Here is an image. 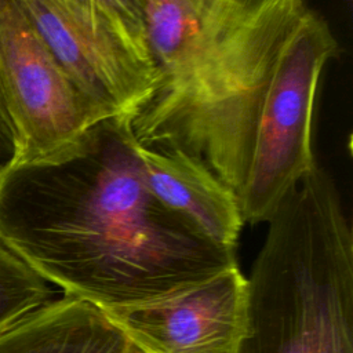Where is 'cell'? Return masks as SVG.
Instances as JSON below:
<instances>
[{
	"label": "cell",
	"mask_w": 353,
	"mask_h": 353,
	"mask_svg": "<svg viewBox=\"0 0 353 353\" xmlns=\"http://www.w3.org/2000/svg\"><path fill=\"white\" fill-rule=\"evenodd\" d=\"M79 91L108 119L132 116L157 83L148 44L95 0H15Z\"/></svg>",
	"instance_id": "5"
},
{
	"label": "cell",
	"mask_w": 353,
	"mask_h": 353,
	"mask_svg": "<svg viewBox=\"0 0 353 353\" xmlns=\"http://www.w3.org/2000/svg\"><path fill=\"white\" fill-rule=\"evenodd\" d=\"M0 353H138L106 314L65 295L0 331Z\"/></svg>",
	"instance_id": "8"
},
{
	"label": "cell",
	"mask_w": 353,
	"mask_h": 353,
	"mask_svg": "<svg viewBox=\"0 0 353 353\" xmlns=\"http://www.w3.org/2000/svg\"><path fill=\"white\" fill-rule=\"evenodd\" d=\"M131 145L143 181L160 203L211 240L236 248L244 222L234 194L218 176L178 149L142 146L132 135Z\"/></svg>",
	"instance_id": "7"
},
{
	"label": "cell",
	"mask_w": 353,
	"mask_h": 353,
	"mask_svg": "<svg viewBox=\"0 0 353 353\" xmlns=\"http://www.w3.org/2000/svg\"><path fill=\"white\" fill-rule=\"evenodd\" d=\"M48 283L0 243V331L51 301Z\"/></svg>",
	"instance_id": "9"
},
{
	"label": "cell",
	"mask_w": 353,
	"mask_h": 353,
	"mask_svg": "<svg viewBox=\"0 0 353 353\" xmlns=\"http://www.w3.org/2000/svg\"><path fill=\"white\" fill-rule=\"evenodd\" d=\"M117 18L137 39L148 44L143 19L145 0H95Z\"/></svg>",
	"instance_id": "10"
},
{
	"label": "cell",
	"mask_w": 353,
	"mask_h": 353,
	"mask_svg": "<svg viewBox=\"0 0 353 353\" xmlns=\"http://www.w3.org/2000/svg\"><path fill=\"white\" fill-rule=\"evenodd\" d=\"M19 145L0 95V178L18 161Z\"/></svg>",
	"instance_id": "11"
},
{
	"label": "cell",
	"mask_w": 353,
	"mask_h": 353,
	"mask_svg": "<svg viewBox=\"0 0 353 353\" xmlns=\"http://www.w3.org/2000/svg\"><path fill=\"white\" fill-rule=\"evenodd\" d=\"M157 70L127 117L142 146L178 149L234 194L243 222H268L310 172L320 77L339 52L307 0H145Z\"/></svg>",
	"instance_id": "1"
},
{
	"label": "cell",
	"mask_w": 353,
	"mask_h": 353,
	"mask_svg": "<svg viewBox=\"0 0 353 353\" xmlns=\"http://www.w3.org/2000/svg\"><path fill=\"white\" fill-rule=\"evenodd\" d=\"M0 95L19 145L15 164L72 156L109 120L79 91L15 0H0Z\"/></svg>",
	"instance_id": "4"
},
{
	"label": "cell",
	"mask_w": 353,
	"mask_h": 353,
	"mask_svg": "<svg viewBox=\"0 0 353 353\" xmlns=\"http://www.w3.org/2000/svg\"><path fill=\"white\" fill-rule=\"evenodd\" d=\"M268 225L236 353H353V230L331 175L317 164Z\"/></svg>",
	"instance_id": "3"
},
{
	"label": "cell",
	"mask_w": 353,
	"mask_h": 353,
	"mask_svg": "<svg viewBox=\"0 0 353 353\" xmlns=\"http://www.w3.org/2000/svg\"><path fill=\"white\" fill-rule=\"evenodd\" d=\"M247 277L237 266L171 296L103 312L138 353H236Z\"/></svg>",
	"instance_id": "6"
},
{
	"label": "cell",
	"mask_w": 353,
	"mask_h": 353,
	"mask_svg": "<svg viewBox=\"0 0 353 353\" xmlns=\"http://www.w3.org/2000/svg\"><path fill=\"white\" fill-rule=\"evenodd\" d=\"M0 243L65 295L106 312L171 296L237 266L148 189L127 117L79 152L18 163L0 178Z\"/></svg>",
	"instance_id": "2"
}]
</instances>
